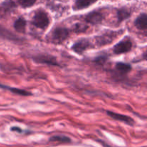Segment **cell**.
Wrapping results in <instances>:
<instances>
[{
  "label": "cell",
  "mask_w": 147,
  "mask_h": 147,
  "mask_svg": "<svg viewBox=\"0 0 147 147\" xmlns=\"http://www.w3.org/2000/svg\"><path fill=\"white\" fill-rule=\"evenodd\" d=\"M90 42L86 39H82V40H79L77 43H75L72 47V49L74 50L76 53L81 54L86 50H87L88 48H90Z\"/></svg>",
  "instance_id": "6"
},
{
  "label": "cell",
  "mask_w": 147,
  "mask_h": 147,
  "mask_svg": "<svg viewBox=\"0 0 147 147\" xmlns=\"http://www.w3.org/2000/svg\"><path fill=\"white\" fill-rule=\"evenodd\" d=\"M103 18V14L97 11H93L86 16V20L90 24H97L101 22Z\"/></svg>",
  "instance_id": "8"
},
{
  "label": "cell",
  "mask_w": 147,
  "mask_h": 147,
  "mask_svg": "<svg viewBox=\"0 0 147 147\" xmlns=\"http://www.w3.org/2000/svg\"><path fill=\"white\" fill-rule=\"evenodd\" d=\"M34 61L37 63H45V64L50 65V66H57L58 65L55 58L50 55H38L34 58Z\"/></svg>",
  "instance_id": "5"
},
{
  "label": "cell",
  "mask_w": 147,
  "mask_h": 147,
  "mask_svg": "<svg viewBox=\"0 0 147 147\" xmlns=\"http://www.w3.org/2000/svg\"><path fill=\"white\" fill-rule=\"evenodd\" d=\"M50 141H60V142L67 143L70 142V139L68 137L64 136V135H55L50 138Z\"/></svg>",
  "instance_id": "17"
},
{
  "label": "cell",
  "mask_w": 147,
  "mask_h": 147,
  "mask_svg": "<svg viewBox=\"0 0 147 147\" xmlns=\"http://www.w3.org/2000/svg\"><path fill=\"white\" fill-rule=\"evenodd\" d=\"M36 0H18V2L22 7H30L34 5Z\"/></svg>",
  "instance_id": "18"
},
{
  "label": "cell",
  "mask_w": 147,
  "mask_h": 147,
  "mask_svg": "<svg viewBox=\"0 0 147 147\" xmlns=\"http://www.w3.org/2000/svg\"><path fill=\"white\" fill-rule=\"evenodd\" d=\"M97 0H76L75 2L74 9L75 10H82V9L87 8L89 6L92 5Z\"/></svg>",
  "instance_id": "11"
},
{
  "label": "cell",
  "mask_w": 147,
  "mask_h": 147,
  "mask_svg": "<svg viewBox=\"0 0 147 147\" xmlns=\"http://www.w3.org/2000/svg\"><path fill=\"white\" fill-rule=\"evenodd\" d=\"M106 112H107L108 115H109L111 118H112L114 120H116L121 121V122H125V123H127L130 125H134V120L132 119L131 118H130V117L127 116V115H121V114L111 112V111H107Z\"/></svg>",
  "instance_id": "7"
},
{
  "label": "cell",
  "mask_w": 147,
  "mask_h": 147,
  "mask_svg": "<svg viewBox=\"0 0 147 147\" xmlns=\"http://www.w3.org/2000/svg\"><path fill=\"white\" fill-rule=\"evenodd\" d=\"M69 36V32L65 27H58L55 28L52 35V38L54 43H61L66 40Z\"/></svg>",
  "instance_id": "3"
},
{
  "label": "cell",
  "mask_w": 147,
  "mask_h": 147,
  "mask_svg": "<svg viewBox=\"0 0 147 147\" xmlns=\"http://www.w3.org/2000/svg\"><path fill=\"white\" fill-rule=\"evenodd\" d=\"M131 15V12H129V10L126 8H122L118 10L117 16H118V20L119 22H121L123 20H126V19L129 18Z\"/></svg>",
  "instance_id": "15"
},
{
  "label": "cell",
  "mask_w": 147,
  "mask_h": 147,
  "mask_svg": "<svg viewBox=\"0 0 147 147\" xmlns=\"http://www.w3.org/2000/svg\"><path fill=\"white\" fill-rule=\"evenodd\" d=\"M135 26L139 30H146L147 28V16L146 14L143 13L140 14L135 20Z\"/></svg>",
  "instance_id": "10"
},
{
  "label": "cell",
  "mask_w": 147,
  "mask_h": 147,
  "mask_svg": "<svg viewBox=\"0 0 147 147\" xmlns=\"http://www.w3.org/2000/svg\"><path fill=\"white\" fill-rule=\"evenodd\" d=\"M88 29V27L86 25L81 24H77L74 27V30L76 33H83L85 32Z\"/></svg>",
  "instance_id": "19"
},
{
  "label": "cell",
  "mask_w": 147,
  "mask_h": 147,
  "mask_svg": "<svg viewBox=\"0 0 147 147\" xmlns=\"http://www.w3.org/2000/svg\"><path fill=\"white\" fill-rule=\"evenodd\" d=\"M132 48V42L129 39H126L119 42L113 48V51L116 54L127 53Z\"/></svg>",
  "instance_id": "4"
},
{
  "label": "cell",
  "mask_w": 147,
  "mask_h": 147,
  "mask_svg": "<svg viewBox=\"0 0 147 147\" xmlns=\"http://www.w3.org/2000/svg\"><path fill=\"white\" fill-rule=\"evenodd\" d=\"M14 27L18 33H24L25 31L26 20L22 17H20L14 22Z\"/></svg>",
  "instance_id": "12"
},
{
  "label": "cell",
  "mask_w": 147,
  "mask_h": 147,
  "mask_svg": "<svg viewBox=\"0 0 147 147\" xmlns=\"http://www.w3.org/2000/svg\"><path fill=\"white\" fill-rule=\"evenodd\" d=\"M121 33L119 32H107V33H104L102 35L98 36L96 38L97 44L100 46L109 44L112 41H113Z\"/></svg>",
  "instance_id": "2"
},
{
  "label": "cell",
  "mask_w": 147,
  "mask_h": 147,
  "mask_svg": "<svg viewBox=\"0 0 147 147\" xmlns=\"http://www.w3.org/2000/svg\"><path fill=\"white\" fill-rule=\"evenodd\" d=\"M50 23L48 15L42 10H39L34 14L32 19V24L40 29H45Z\"/></svg>",
  "instance_id": "1"
},
{
  "label": "cell",
  "mask_w": 147,
  "mask_h": 147,
  "mask_svg": "<svg viewBox=\"0 0 147 147\" xmlns=\"http://www.w3.org/2000/svg\"><path fill=\"white\" fill-rule=\"evenodd\" d=\"M0 88L8 89V90H9L10 92H13V93L16 94V95H22V96H27V95H31V93L28 92L27 91L23 90V89H17V88H11V87H9V86H5V85H3V84H0Z\"/></svg>",
  "instance_id": "13"
},
{
  "label": "cell",
  "mask_w": 147,
  "mask_h": 147,
  "mask_svg": "<svg viewBox=\"0 0 147 147\" xmlns=\"http://www.w3.org/2000/svg\"><path fill=\"white\" fill-rule=\"evenodd\" d=\"M0 37L7 39V40H12V41L14 42L20 41V37H17V35H14L11 32L9 31L8 30L5 29L4 27H1V26H0Z\"/></svg>",
  "instance_id": "9"
},
{
  "label": "cell",
  "mask_w": 147,
  "mask_h": 147,
  "mask_svg": "<svg viewBox=\"0 0 147 147\" xmlns=\"http://www.w3.org/2000/svg\"><path fill=\"white\" fill-rule=\"evenodd\" d=\"M116 68L119 72L123 74L128 73L129 71H130L131 69V66H130L128 63H121V62H119L116 64Z\"/></svg>",
  "instance_id": "16"
},
{
  "label": "cell",
  "mask_w": 147,
  "mask_h": 147,
  "mask_svg": "<svg viewBox=\"0 0 147 147\" xmlns=\"http://www.w3.org/2000/svg\"><path fill=\"white\" fill-rule=\"evenodd\" d=\"M16 7L15 4L11 0H7L4 3L1 4V11L2 12H9L11 10H12L14 7Z\"/></svg>",
  "instance_id": "14"
},
{
  "label": "cell",
  "mask_w": 147,
  "mask_h": 147,
  "mask_svg": "<svg viewBox=\"0 0 147 147\" xmlns=\"http://www.w3.org/2000/svg\"><path fill=\"white\" fill-rule=\"evenodd\" d=\"M106 61V57L105 56H99L97 59L95 60L96 63H98V64H103L105 63V61Z\"/></svg>",
  "instance_id": "20"
}]
</instances>
